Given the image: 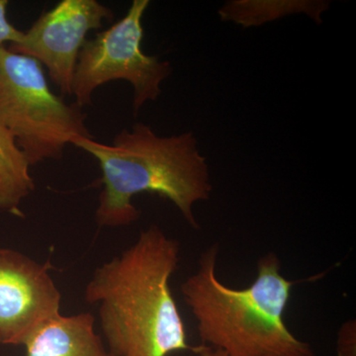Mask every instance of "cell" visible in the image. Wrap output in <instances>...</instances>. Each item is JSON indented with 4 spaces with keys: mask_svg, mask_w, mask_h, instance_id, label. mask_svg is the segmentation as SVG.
Masks as SVG:
<instances>
[{
    "mask_svg": "<svg viewBox=\"0 0 356 356\" xmlns=\"http://www.w3.org/2000/svg\"><path fill=\"white\" fill-rule=\"evenodd\" d=\"M180 245L153 225L128 248L98 266L84 300L97 304L104 343L114 356H168L200 346L186 330L170 289Z\"/></svg>",
    "mask_w": 356,
    "mask_h": 356,
    "instance_id": "obj_1",
    "label": "cell"
},
{
    "mask_svg": "<svg viewBox=\"0 0 356 356\" xmlns=\"http://www.w3.org/2000/svg\"><path fill=\"white\" fill-rule=\"evenodd\" d=\"M91 154L102 168L103 189L95 221L102 228H122L140 219L134 196L152 193L175 204L185 221L199 225L194 206L212 192L210 170L192 132L161 137L145 123L134 124L115 136L112 145L93 138L72 144Z\"/></svg>",
    "mask_w": 356,
    "mask_h": 356,
    "instance_id": "obj_2",
    "label": "cell"
},
{
    "mask_svg": "<svg viewBox=\"0 0 356 356\" xmlns=\"http://www.w3.org/2000/svg\"><path fill=\"white\" fill-rule=\"evenodd\" d=\"M219 252L216 243L204 250L197 271L180 290L203 346L227 356H315L311 344L285 324L297 281L282 275L277 255L269 252L259 259L254 282L236 289L218 277Z\"/></svg>",
    "mask_w": 356,
    "mask_h": 356,
    "instance_id": "obj_3",
    "label": "cell"
},
{
    "mask_svg": "<svg viewBox=\"0 0 356 356\" xmlns=\"http://www.w3.org/2000/svg\"><path fill=\"white\" fill-rule=\"evenodd\" d=\"M88 114L49 86L35 58L0 49V124L10 131L30 166L60 159L76 138H93Z\"/></svg>",
    "mask_w": 356,
    "mask_h": 356,
    "instance_id": "obj_4",
    "label": "cell"
},
{
    "mask_svg": "<svg viewBox=\"0 0 356 356\" xmlns=\"http://www.w3.org/2000/svg\"><path fill=\"white\" fill-rule=\"evenodd\" d=\"M149 6V0H134L123 18L86 40L72 86L77 106L90 105L96 88L118 79L132 84L135 116L147 102H156L161 95V83L172 74V67L168 60L142 50V21Z\"/></svg>",
    "mask_w": 356,
    "mask_h": 356,
    "instance_id": "obj_5",
    "label": "cell"
},
{
    "mask_svg": "<svg viewBox=\"0 0 356 356\" xmlns=\"http://www.w3.org/2000/svg\"><path fill=\"white\" fill-rule=\"evenodd\" d=\"M113 17V11L96 0H62L41 14L21 41L8 49L38 60L62 95H72L77 58L86 36Z\"/></svg>",
    "mask_w": 356,
    "mask_h": 356,
    "instance_id": "obj_6",
    "label": "cell"
},
{
    "mask_svg": "<svg viewBox=\"0 0 356 356\" xmlns=\"http://www.w3.org/2000/svg\"><path fill=\"white\" fill-rule=\"evenodd\" d=\"M60 301L48 264L0 248V344L24 346L60 315Z\"/></svg>",
    "mask_w": 356,
    "mask_h": 356,
    "instance_id": "obj_7",
    "label": "cell"
},
{
    "mask_svg": "<svg viewBox=\"0 0 356 356\" xmlns=\"http://www.w3.org/2000/svg\"><path fill=\"white\" fill-rule=\"evenodd\" d=\"M95 325L90 313L60 314L26 343L27 356H114Z\"/></svg>",
    "mask_w": 356,
    "mask_h": 356,
    "instance_id": "obj_8",
    "label": "cell"
},
{
    "mask_svg": "<svg viewBox=\"0 0 356 356\" xmlns=\"http://www.w3.org/2000/svg\"><path fill=\"white\" fill-rule=\"evenodd\" d=\"M34 189L24 153L10 131L0 124V211L23 217L21 203Z\"/></svg>",
    "mask_w": 356,
    "mask_h": 356,
    "instance_id": "obj_9",
    "label": "cell"
},
{
    "mask_svg": "<svg viewBox=\"0 0 356 356\" xmlns=\"http://www.w3.org/2000/svg\"><path fill=\"white\" fill-rule=\"evenodd\" d=\"M252 1L238 0L225 4L219 14L224 21H233L236 24L257 26L291 13H307L320 23L321 14L329 8L324 1Z\"/></svg>",
    "mask_w": 356,
    "mask_h": 356,
    "instance_id": "obj_10",
    "label": "cell"
},
{
    "mask_svg": "<svg viewBox=\"0 0 356 356\" xmlns=\"http://www.w3.org/2000/svg\"><path fill=\"white\" fill-rule=\"evenodd\" d=\"M337 356H356V323L348 321L344 323L337 332Z\"/></svg>",
    "mask_w": 356,
    "mask_h": 356,
    "instance_id": "obj_11",
    "label": "cell"
},
{
    "mask_svg": "<svg viewBox=\"0 0 356 356\" xmlns=\"http://www.w3.org/2000/svg\"><path fill=\"white\" fill-rule=\"evenodd\" d=\"M8 3L7 0H0V49L4 48L6 43H18L24 34L9 22L6 15Z\"/></svg>",
    "mask_w": 356,
    "mask_h": 356,
    "instance_id": "obj_12",
    "label": "cell"
},
{
    "mask_svg": "<svg viewBox=\"0 0 356 356\" xmlns=\"http://www.w3.org/2000/svg\"><path fill=\"white\" fill-rule=\"evenodd\" d=\"M198 356H227L222 351L214 350V348H208V346L201 344L200 350L198 351Z\"/></svg>",
    "mask_w": 356,
    "mask_h": 356,
    "instance_id": "obj_13",
    "label": "cell"
}]
</instances>
